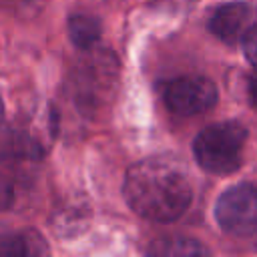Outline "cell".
I'll return each instance as SVG.
<instances>
[{"label":"cell","mask_w":257,"mask_h":257,"mask_svg":"<svg viewBox=\"0 0 257 257\" xmlns=\"http://www.w3.org/2000/svg\"><path fill=\"white\" fill-rule=\"evenodd\" d=\"M122 193L131 209L151 221L179 219L193 199V189L183 167L163 157L135 163L126 171Z\"/></svg>","instance_id":"cell-1"},{"label":"cell","mask_w":257,"mask_h":257,"mask_svg":"<svg viewBox=\"0 0 257 257\" xmlns=\"http://www.w3.org/2000/svg\"><path fill=\"white\" fill-rule=\"evenodd\" d=\"M245 141L247 131L241 122L223 120L205 126L197 135L193 143V153L197 163L205 171L227 175L239 169Z\"/></svg>","instance_id":"cell-2"},{"label":"cell","mask_w":257,"mask_h":257,"mask_svg":"<svg viewBox=\"0 0 257 257\" xmlns=\"http://www.w3.org/2000/svg\"><path fill=\"white\" fill-rule=\"evenodd\" d=\"M116 70L118 62L110 52H92L84 56L70 78L78 104L90 108L98 106V102L110 92L112 82L116 80Z\"/></svg>","instance_id":"cell-3"},{"label":"cell","mask_w":257,"mask_h":257,"mask_svg":"<svg viewBox=\"0 0 257 257\" xmlns=\"http://www.w3.org/2000/svg\"><path fill=\"white\" fill-rule=\"evenodd\" d=\"M215 219L219 227L231 235H251L257 231V187L235 185L227 189L217 205Z\"/></svg>","instance_id":"cell-4"},{"label":"cell","mask_w":257,"mask_h":257,"mask_svg":"<svg viewBox=\"0 0 257 257\" xmlns=\"http://www.w3.org/2000/svg\"><path fill=\"white\" fill-rule=\"evenodd\" d=\"M163 96L169 110H173L175 114L191 116V114H201L213 108L217 104L219 92L209 78L191 74V76H179L171 80L165 86Z\"/></svg>","instance_id":"cell-5"},{"label":"cell","mask_w":257,"mask_h":257,"mask_svg":"<svg viewBox=\"0 0 257 257\" xmlns=\"http://www.w3.org/2000/svg\"><path fill=\"white\" fill-rule=\"evenodd\" d=\"M257 24V8L245 2H231L219 6L211 20L209 30L225 44H237Z\"/></svg>","instance_id":"cell-6"},{"label":"cell","mask_w":257,"mask_h":257,"mask_svg":"<svg viewBox=\"0 0 257 257\" xmlns=\"http://www.w3.org/2000/svg\"><path fill=\"white\" fill-rule=\"evenodd\" d=\"M48 247L36 231H4L0 233V255H46Z\"/></svg>","instance_id":"cell-7"},{"label":"cell","mask_w":257,"mask_h":257,"mask_svg":"<svg viewBox=\"0 0 257 257\" xmlns=\"http://www.w3.org/2000/svg\"><path fill=\"white\" fill-rule=\"evenodd\" d=\"M100 22L90 14H72L68 18V36L76 48L90 50L100 40Z\"/></svg>","instance_id":"cell-8"},{"label":"cell","mask_w":257,"mask_h":257,"mask_svg":"<svg viewBox=\"0 0 257 257\" xmlns=\"http://www.w3.org/2000/svg\"><path fill=\"white\" fill-rule=\"evenodd\" d=\"M155 255H209V249L191 237H165L157 239L149 249Z\"/></svg>","instance_id":"cell-9"},{"label":"cell","mask_w":257,"mask_h":257,"mask_svg":"<svg viewBox=\"0 0 257 257\" xmlns=\"http://www.w3.org/2000/svg\"><path fill=\"white\" fill-rule=\"evenodd\" d=\"M243 50H245L247 60L257 68V24L245 34V38H243Z\"/></svg>","instance_id":"cell-10"},{"label":"cell","mask_w":257,"mask_h":257,"mask_svg":"<svg viewBox=\"0 0 257 257\" xmlns=\"http://www.w3.org/2000/svg\"><path fill=\"white\" fill-rule=\"evenodd\" d=\"M28 4H30V0H0V8L12 10V12H16V10H20Z\"/></svg>","instance_id":"cell-11"},{"label":"cell","mask_w":257,"mask_h":257,"mask_svg":"<svg viewBox=\"0 0 257 257\" xmlns=\"http://www.w3.org/2000/svg\"><path fill=\"white\" fill-rule=\"evenodd\" d=\"M249 100L257 108V76H253L251 82H249Z\"/></svg>","instance_id":"cell-12"},{"label":"cell","mask_w":257,"mask_h":257,"mask_svg":"<svg viewBox=\"0 0 257 257\" xmlns=\"http://www.w3.org/2000/svg\"><path fill=\"white\" fill-rule=\"evenodd\" d=\"M2 114H4V104H2V98H0V120H2Z\"/></svg>","instance_id":"cell-13"}]
</instances>
